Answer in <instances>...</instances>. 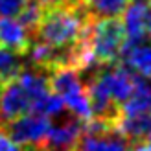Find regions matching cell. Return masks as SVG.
Listing matches in <instances>:
<instances>
[{"mask_svg":"<svg viewBox=\"0 0 151 151\" xmlns=\"http://www.w3.org/2000/svg\"><path fill=\"white\" fill-rule=\"evenodd\" d=\"M146 32L151 35V0L146 2Z\"/></svg>","mask_w":151,"mask_h":151,"instance_id":"obj_18","label":"cell"},{"mask_svg":"<svg viewBox=\"0 0 151 151\" xmlns=\"http://www.w3.org/2000/svg\"><path fill=\"white\" fill-rule=\"evenodd\" d=\"M124 44L125 29L120 19H103L90 22L87 33V48L98 66L118 63Z\"/></svg>","mask_w":151,"mask_h":151,"instance_id":"obj_2","label":"cell"},{"mask_svg":"<svg viewBox=\"0 0 151 151\" xmlns=\"http://www.w3.org/2000/svg\"><path fill=\"white\" fill-rule=\"evenodd\" d=\"M29 42H32V33L20 24V20L0 19V46L19 55H26Z\"/></svg>","mask_w":151,"mask_h":151,"instance_id":"obj_10","label":"cell"},{"mask_svg":"<svg viewBox=\"0 0 151 151\" xmlns=\"http://www.w3.org/2000/svg\"><path fill=\"white\" fill-rule=\"evenodd\" d=\"M85 124L87 122H83L70 112L57 125H50L48 134L42 142L44 151H76Z\"/></svg>","mask_w":151,"mask_h":151,"instance_id":"obj_6","label":"cell"},{"mask_svg":"<svg viewBox=\"0 0 151 151\" xmlns=\"http://www.w3.org/2000/svg\"><path fill=\"white\" fill-rule=\"evenodd\" d=\"M0 151H26V147L19 146L17 142H13L4 133V129H0Z\"/></svg>","mask_w":151,"mask_h":151,"instance_id":"obj_16","label":"cell"},{"mask_svg":"<svg viewBox=\"0 0 151 151\" xmlns=\"http://www.w3.org/2000/svg\"><path fill=\"white\" fill-rule=\"evenodd\" d=\"M29 107H32V98L22 88L17 76L0 85V129L11 120L29 112Z\"/></svg>","mask_w":151,"mask_h":151,"instance_id":"obj_5","label":"cell"},{"mask_svg":"<svg viewBox=\"0 0 151 151\" xmlns=\"http://www.w3.org/2000/svg\"><path fill=\"white\" fill-rule=\"evenodd\" d=\"M147 142H149V146H151V137H149V140H147Z\"/></svg>","mask_w":151,"mask_h":151,"instance_id":"obj_20","label":"cell"},{"mask_svg":"<svg viewBox=\"0 0 151 151\" xmlns=\"http://www.w3.org/2000/svg\"><path fill=\"white\" fill-rule=\"evenodd\" d=\"M50 88L63 100L65 107L83 122L92 118L87 83L81 79V72L74 66H63L50 72Z\"/></svg>","mask_w":151,"mask_h":151,"instance_id":"obj_3","label":"cell"},{"mask_svg":"<svg viewBox=\"0 0 151 151\" xmlns=\"http://www.w3.org/2000/svg\"><path fill=\"white\" fill-rule=\"evenodd\" d=\"M35 2H39L42 7H54L59 4H70V0H35Z\"/></svg>","mask_w":151,"mask_h":151,"instance_id":"obj_17","label":"cell"},{"mask_svg":"<svg viewBox=\"0 0 151 151\" xmlns=\"http://www.w3.org/2000/svg\"><path fill=\"white\" fill-rule=\"evenodd\" d=\"M98 74H100L101 81L105 83L111 98L118 105H122L127 98L131 96L133 88H134V83H137V74L133 70H129V66L114 63V65L103 66V68L100 66Z\"/></svg>","mask_w":151,"mask_h":151,"instance_id":"obj_7","label":"cell"},{"mask_svg":"<svg viewBox=\"0 0 151 151\" xmlns=\"http://www.w3.org/2000/svg\"><path fill=\"white\" fill-rule=\"evenodd\" d=\"M124 29H125V42L133 44L142 41L147 35L146 32V2L144 0H131L124 11Z\"/></svg>","mask_w":151,"mask_h":151,"instance_id":"obj_11","label":"cell"},{"mask_svg":"<svg viewBox=\"0 0 151 151\" xmlns=\"http://www.w3.org/2000/svg\"><path fill=\"white\" fill-rule=\"evenodd\" d=\"M22 66H24V55H19L11 50L0 46V85L15 78Z\"/></svg>","mask_w":151,"mask_h":151,"instance_id":"obj_14","label":"cell"},{"mask_svg":"<svg viewBox=\"0 0 151 151\" xmlns=\"http://www.w3.org/2000/svg\"><path fill=\"white\" fill-rule=\"evenodd\" d=\"M28 0H0V19H15L22 13Z\"/></svg>","mask_w":151,"mask_h":151,"instance_id":"obj_15","label":"cell"},{"mask_svg":"<svg viewBox=\"0 0 151 151\" xmlns=\"http://www.w3.org/2000/svg\"><path fill=\"white\" fill-rule=\"evenodd\" d=\"M50 118L39 112H26L19 118L11 120L2 129L13 142L19 146H42L50 129Z\"/></svg>","mask_w":151,"mask_h":151,"instance_id":"obj_4","label":"cell"},{"mask_svg":"<svg viewBox=\"0 0 151 151\" xmlns=\"http://www.w3.org/2000/svg\"><path fill=\"white\" fill-rule=\"evenodd\" d=\"M118 129L125 137L127 144H137V142L149 140V137H151V112L122 116V120L118 124Z\"/></svg>","mask_w":151,"mask_h":151,"instance_id":"obj_13","label":"cell"},{"mask_svg":"<svg viewBox=\"0 0 151 151\" xmlns=\"http://www.w3.org/2000/svg\"><path fill=\"white\" fill-rule=\"evenodd\" d=\"M90 22L92 20H88L72 4L44 7L32 39L57 50H78L83 44H87Z\"/></svg>","mask_w":151,"mask_h":151,"instance_id":"obj_1","label":"cell"},{"mask_svg":"<svg viewBox=\"0 0 151 151\" xmlns=\"http://www.w3.org/2000/svg\"><path fill=\"white\" fill-rule=\"evenodd\" d=\"M129 151H151V146H149L147 140L137 142V144H131V149H129Z\"/></svg>","mask_w":151,"mask_h":151,"instance_id":"obj_19","label":"cell"},{"mask_svg":"<svg viewBox=\"0 0 151 151\" xmlns=\"http://www.w3.org/2000/svg\"><path fill=\"white\" fill-rule=\"evenodd\" d=\"M120 59L124 61L125 66H129L131 70L140 74L142 78L151 79V35L149 39H142L133 44H124L122 55Z\"/></svg>","mask_w":151,"mask_h":151,"instance_id":"obj_9","label":"cell"},{"mask_svg":"<svg viewBox=\"0 0 151 151\" xmlns=\"http://www.w3.org/2000/svg\"><path fill=\"white\" fill-rule=\"evenodd\" d=\"M120 109H122V116L151 112V83L142 76H137V83L131 96L120 105Z\"/></svg>","mask_w":151,"mask_h":151,"instance_id":"obj_12","label":"cell"},{"mask_svg":"<svg viewBox=\"0 0 151 151\" xmlns=\"http://www.w3.org/2000/svg\"><path fill=\"white\" fill-rule=\"evenodd\" d=\"M70 4L85 15L88 20L120 19L131 0H70Z\"/></svg>","mask_w":151,"mask_h":151,"instance_id":"obj_8","label":"cell"}]
</instances>
